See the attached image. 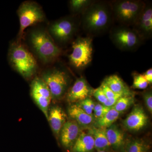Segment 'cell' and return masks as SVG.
<instances>
[{
  "label": "cell",
  "instance_id": "obj_1",
  "mask_svg": "<svg viewBox=\"0 0 152 152\" xmlns=\"http://www.w3.org/2000/svg\"><path fill=\"white\" fill-rule=\"evenodd\" d=\"M114 21L110 2L94 1L81 15L80 26L93 37L110 31Z\"/></svg>",
  "mask_w": 152,
  "mask_h": 152
},
{
  "label": "cell",
  "instance_id": "obj_2",
  "mask_svg": "<svg viewBox=\"0 0 152 152\" xmlns=\"http://www.w3.org/2000/svg\"><path fill=\"white\" fill-rule=\"evenodd\" d=\"M28 39L32 50L44 64L54 61L61 54V50L47 30L34 29L30 31Z\"/></svg>",
  "mask_w": 152,
  "mask_h": 152
},
{
  "label": "cell",
  "instance_id": "obj_3",
  "mask_svg": "<svg viewBox=\"0 0 152 152\" xmlns=\"http://www.w3.org/2000/svg\"><path fill=\"white\" fill-rule=\"evenodd\" d=\"M8 58L12 68L25 79L31 77L37 70L35 58L21 41L18 40L10 45Z\"/></svg>",
  "mask_w": 152,
  "mask_h": 152
},
{
  "label": "cell",
  "instance_id": "obj_4",
  "mask_svg": "<svg viewBox=\"0 0 152 152\" xmlns=\"http://www.w3.org/2000/svg\"><path fill=\"white\" fill-rule=\"evenodd\" d=\"M146 2L141 0H116L110 2L114 21L132 26L143 10Z\"/></svg>",
  "mask_w": 152,
  "mask_h": 152
},
{
  "label": "cell",
  "instance_id": "obj_5",
  "mask_svg": "<svg viewBox=\"0 0 152 152\" xmlns=\"http://www.w3.org/2000/svg\"><path fill=\"white\" fill-rule=\"evenodd\" d=\"M93 37H78L72 44V52L69 60L72 66L78 70L90 65L93 60Z\"/></svg>",
  "mask_w": 152,
  "mask_h": 152
},
{
  "label": "cell",
  "instance_id": "obj_6",
  "mask_svg": "<svg viewBox=\"0 0 152 152\" xmlns=\"http://www.w3.org/2000/svg\"><path fill=\"white\" fill-rule=\"evenodd\" d=\"M80 26V19L76 15L66 16L52 22L48 31L55 42L64 45L72 40Z\"/></svg>",
  "mask_w": 152,
  "mask_h": 152
},
{
  "label": "cell",
  "instance_id": "obj_7",
  "mask_svg": "<svg viewBox=\"0 0 152 152\" xmlns=\"http://www.w3.org/2000/svg\"><path fill=\"white\" fill-rule=\"evenodd\" d=\"M110 38L115 46L123 51L135 50L144 42L132 28L120 25L111 28Z\"/></svg>",
  "mask_w": 152,
  "mask_h": 152
},
{
  "label": "cell",
  "instance_id": "obj_8",
  "mask_svg": "<svg viewBox=\"0 0 152 152\" xmlns=\"http://www.w3.org/2000/svg\"><path fill=\"white\" fill-rule=\"evenodd\" d=\"M41 78L48 87L52 100H59L66 94L70 77L64 70L57 68L49 69L44 71Z\"/></svg>",
  "mask_w": 152,
  "mask_h": 152
},
{
  "label": "cell",
  "instance_id": "obj_9",
  "mask_svg": "<svg viewBox=\"0 0 152 152\" xmlns=\"http://www.w3.org/2000/svg\"><path fill=\"white\" fill-rule=\"evenodd\" d=\"M20 22V29L18 40L21 41L27 28L45 21V15L42 7L33 1L23 2L17 11Z\"/></svg>",
  "mask_w": 152,
  "mask_h": 152
},
{
  "label": "cell",
  "instance_id": "obj_10",
  "mask_svg": "<svg viewBox=\"0 0 152 152\" xmlns=\"http://www.w3.org/2000/svg\"><path fill=\"white\" fill-rule=\"evenodd\" d=\"M132 28L138 33L143 41L152 37V5L146 2L143 10Z\"/></svg>",
  "mask_w": 152,
  "mask_h": 152
},
{
  "label": "cell",
  "instance_id": "obj_11",
  "mask_svg": "<svg viewBox=\"0 0 152 152\" xmlns=\"http://www.w3.org/2000/svg\"><path fill=\"white\" fill-rule=\"evenodd\" d=\"M94 89L85 77H80L68 90L66 94L67 101L70 103H77L84 100L92 96Z\"/></svg>",
  "mask_w": 152,
  "mask_h": 152
},
{
  "label": "cell",
  "instance_id": "obj_12",
  "mask_svg": "<svg viewBox=\"0 0 152 152\" xmlns=\"http://www.w3.org/2000/svg\"><path fill=\"white\" fill-rule=\"evenodd\" d=\"M82 128L75 121L68 120L60 132L59 137L63 148L70 152L81 133Z\"/></svg>",
  "mask_w": 152,
  "mask_h": 152
},
{
  "label": "cell",
  "instance_id": "obj_13",
  "mask_svg": "<svg viewBox=\"0 0 152 152\" xmlns=\"http://www.w3.org/2000/svg\"><path fill=\"white\" fill-rule=\"evenodd\" d=\"M148 122V117L142 107L139 105H136L124 120L123 124L127 130L137 132L145 128Z\"/></svg>",
  "mask_w": 152,
  "mask_h": 152
},
{
  "label": "cell",
  "instance_id": "obj_14",
  "mask_svg": "<svg viewBox=\"0 0 152 152\" xmlns=\"http://www.w3.org/2000/svg\"><path fill=\"white\" fill-rule=\"evenodd\" d=\"M106 132L111 149L115 152H124L128 141L124 131L117 125L113 124L106 129Z\"/></svg>",
  "mask_w": 152,
  "mask_h": 152
},
{
  "label": "cell",
  "instance_id": "obj_15",
  "mask_svg": "<svg viewBox=\"0 0 152 152\" xmlns=\"http://www.w3.org/2000/svg\"><path fill=\"white\" fill-rule=\"evenodd\" d=\"M48 120L55 135L59 137L61 129L68 121L66 114L59 106H53L49 109Z\"/></svg>",
  "mask_w": 152,
  "mask_h": 152
},
{
  "label": "cell",
  "instance_id": "obj_16",
  "mask_svg": "<svg viewBox=\"0 0 152 152\" xmlns=\"http://www.w3.org/2000/svg\"><path fill=\"white\" fill-rule=\"evenodd\" d=\"M68 114L70 119L77 123L81 127L88 129L94 125L95 119L88 115L75 104H72L68 109Z\"/></svg>",
  "mask_w": 152,
  "mask_h": 152
},
{
  "label": "cell",
  "instance_id": "obj_17",
  "mask_svg": "<svg viewBox=\"0 0 152 152\" xmlns=\"http://www.w3.org/2000/svg\"><path fill=\"white\" fill-rule=\"evenodd\" d=\"M103 82L115 94L124 96H133L134 93L124 82L123 79L117 75L106 77Z\"/></svg>",
  "mask_w": 152,
  "mask_h": 152
},
{
  "label": "cell",
  "instance_id": "obj_18",
  "mask_svg": "<svg viewBox=\"0 0 152 152\" xmlns=\"http://www.w3.org/2000/svg\"><path fill=\"white\" fill-rule=\"evenodd\" d=\"M86 129L94 138L95 150L96 151H104L108 152L111 149L106 134V129L96 127L93 126Z\"/></svg>",
  "mask_w": 152,
  "mask_h": 152
},
{
  "label": "cell",
  "instance_id": "obj_19",
  "mask_svg": "<svg viewBox=\"0 0 152 152\" xmlns=\"http://www.w3.org/2000/svg\"><path fill=\"white\" fill-rule=\"evenodd\" d=\"M94 150L92 136L88 132L82 131L70 152H94Z\"/></svg>",
  "mask_w": 152,
  "mask_h": 152
},
{
  "label": "cell",
  "instance_id": "obj_20",
  "mask_svg": "<svg viewBox=\"0 0 152 152\" xmlns=\"http://www.w3.org/2000/svg\"><path fill=\"white\" fill-rule=\"evenodd\" d=\"M151 145L143 139H134L128 141L123 152H150Z\"/></svg>",
  "mask_w": 152,
  "mask_h": 152
},
{
  "label": "cell",
  "instance_id": "obj_21",
  "mask_svg": "<svg viewBox=\"0 0 152 152\" xmlns=\"http://www.w3.org/2000/svg\"><path fill=\"white\" fill-rule=\"evenodd\" d=\"M120 115V113L114 109L112 108L103 116L98 119L95 120L93 126L96 127L107 129L116 121Z\"/></svg>",
  "mask_w": 152,
  "mask_h": 152
},
{
  "label": "cell",
  "instance_id": "obj_22",
  "mask_svg": "<svg viewBox=\"0 0 152 152\" xmlns=\"http://www.w3.org/2000/svg\"><path fill=\"white\" fill-rule=\"evenodd\" d=\"M31 93L52 100L51 94L48 87L41 77H36L33 80L31 85Z\"/></svg>",
  "mask_w": 152,
  "mask_h": 152
},
{
  "label": "cell",
  "instance_id": "obj_23",
  "mask_svg": "<svg viewBox=\"0 0 152 152\" xmlns=\"http://www.w3.org/2000/svg\"><path fill=\"white\" fill-rule=\"evenodd\" d=\"M94 0H71L69 1V7L74 15H82Z\"/></svg>",
  "mask_w": 152,
  "mask_h": 152
},
{
  "label": "cell",
  "instance_id": "obj_24",
  "mask_svg": "<svg viewBox=\"0 0 152 152\" xmlns=\"http://www.w3.org/2000/svg\"><path fill=\"white\" fill-rule=\"evenodd\" d=\"M135 102L134 95L124 96L119 99L115 104L112 107L120 114L129 108Z\"/></svg>",
  "mask_w": 152,
  "mask_h": 152
},
{
  "label": "cell",
  "instance_id": "obj_25",
  "mask_svg": "<svg viewBox=\"0 0 152 152\" xmlns=\"http://www.w3.org/2000/svg\"><path fill=\"white\" fill-rule=\"evenodd\" d=\"M33 100L48 120L50 105L51 100L33 93H31Z\"/></svg>",
  "mask_w": 152,
  "mask_h": 152
},
{
  "label": "cell",
  "instance_id": "obj_26",
  "mask_svg": "<svg viewBox=\"0 0 152 152\" xmlns=\"http://www.w3.org/2000/svg\"><path fill=\"white\" fill-rule=\"evenodd\" d=\"M133 83L132 88L137 89H145L148 87L149 84L144 77L142 74L137 72L133 73Z\"/></svg>",
  "mask_w": 152,
  "mask_h": 152
},
{
  "label": "cell",
  "instance_id": "obj_27",
  "mask_svg": "<svg viewBox=\"0 0 152 152\" xmlns=\"http://www.w3.org/2000/svg\"><path fill=\"white\" fill-rule=\"evenodd\" d=\"M80 108L82 109L87 114L93 116L95 103L91 98H88L84 100L75 103Z\"/></svg>",
  "mask_w": 152,
  "mask_h": 152
},
{
  "label": "cell",
  "instance_id": "obj_28",
  "mask_svg": "<svg viewBox=\"0 0 152 152\" xmlns=\"http://www.w3.org/2000/svg\"><path fill=\"white\" fill-rule=\"evenodd\" d=\"M144 102L148 110L152 113V92L151 90H147L142 94Z\"/></svg>",
  "mask_w": 152,
  "mask_h": 152
},
{
  "label": "cell",
  "instance_id": "obj_29",
  "mask_svg": "<svg viewBox=\"0 0 152 152\" xmlns=\"http://www.w3.org/2000/svg\"><path fill=\"white\" fill-rule=\"evenodd\" d=\"M101 104H103L107 98L100 86L94 89L93 95Z\"/></svg>",
  "mask_w": 152,
  "mask_h": 152
},
{
  "label": "cell",
  "instance_id": "obj_30",
  "mask_svg": "<svg viewBox=\"0 0 152 152\" xmlns=\"http://www.w3.org/2000/svg\"><path fill=\"white\" fill-rule=\"evenodd\" d=\"M100 86L103 91L107 99H111L112 98L115 97L117 95H119L115 94L103 81L102 83Z\"/></svg>",
  "mask_w": 152,
  "mask_h": 152
},
{
  "label": "cell",
  "instance_id": "obj_31",
  "mask_svg": "<svg viewBox=\"0 0 152 152\" xmlns=\"http://www.w3.org/2000/svg\"><path fill=\"white\" fill-rule=\"evenodd\" d=\"M124 96L122 95L119 94L117 95L115 97L112 98L111 99H107L105 102L103 104L105 107L112 108L115 104L117 101L121 97Z\"/></svg>",
  "mask_w": 152,
  "mask_h": 152
},
{
  "label": "cell",
  "instance_id": "obj_32",
  "mask_svg": "<svg viewBox=\"0 0 152 152\" xmlns=\"http://www.w3.org/2000/svg\"><path fill=\"white\" fill-rule=\"evenodd\" d=\"M112 108V107H106L102 109L99 110L94 112L93 113V116L95 120L98 119L103 116L109 110Z\"/></svg>",
  "mask_w": 152,
  "mask_h": 152
},
{
  "label": "cell",
  "instance_id": "obj_33",
  "mask_svg": "<svg viewBox=\"0 0 152 152\" xmlns=\"http://www.w3.org/2000/svg\"><path fill=\"white\" fill-rule=\"evenodd\" d=\"M144 77L146 79L147 82L148 83L149 85L151 84L152 83V69L150 68L147 70L145 72L142 74Z\"/></svg>",
  "mask_w": 152,
  "mask_h": 152
},
{
  "label": "cell",
  "instance_id": "obj_34",
  "mask_svg": "<svg viewBox=\"0 0 152 152\" xmlns=\"http://www.w3.org/2000/svg\"><path fill=\"white\" fill-rule=\"evenodd\" d=\"M96 152H108L107 151H96Z\"/></svg>",
  "mask_w": 152,
  "mask_h": 152
}]
</instances>
